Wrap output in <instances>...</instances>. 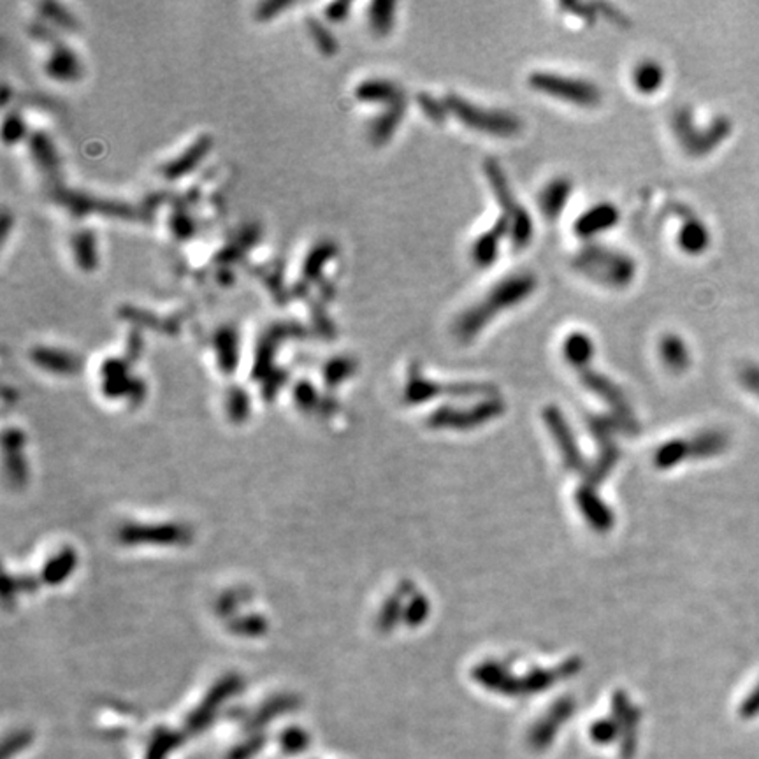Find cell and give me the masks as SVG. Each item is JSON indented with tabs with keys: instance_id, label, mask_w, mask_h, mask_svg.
<instances>
[{
	"instance_id": "1f68e13d",
	"label": "cell",
	"mask_w": 759,
	"mask_h": 759,
	"mask_svg": "<svg viewBox=\"0 0 759 759\" xmlns=\"http://www.w3.org/2000/svg\"><path fill=\"white\" fill-rule=\"evenodd\" d=\"M41 16H44L46 20H50L51 23H55L57 27L64 29V31H76L77 29V22L74 20L73 14L57 2H41L37 5Z\"/></svg>"
},
{
	"instance_id": "d6986e66",
	"label": "cell",
	"mask_w": 759,
	"mask_h": 759,
	"mask_svg": "<svg viewBox=\"0 0 759 759\" xmlns=\"http://www.w3.org/2000/svg\"><path fill=\"white\" fill-rule=\"evenodd\" d=\"M574 192V183L568 178L548 181L540 194V210L543 217L556 220L565 212Z\"/></svg>"
},
{
	"instance_id": "d6a6232c",
	"label": "cell",
	"mask_w": 759,
	"mask_h": 759,
	"mask_svg": "<svg viewBox=\"0 0 759 759\" xmlns=\"http://www.w3.org/2000/svg\"><path fill=\"white\" fill-rule=\"evenodd\" d=\"M27 136V125L20 113L13 111L4 118L2 123V140L5 145H14Z\"/></svg>"
},
{
	"instance_id": "b9f144b4",
	"label": "cell",
	"mask_w": 759,
	"mask_h": 759,
	"mask_svg": "<svg viewBox=\"0 0 759 759\" xmlns=\"http://www.w3.org/2000/svg\"><path fill=\"white\" fill-rule=\"evenodd\" d=\"M29 32L32 34V36L39 39V41H42V42H50V44H53V46H59V44H62L60 42V39L55 36V32H53V29H50L46 23H42V22H32L31 23V27H29Z\"/></svg>"
},
{
	"instance_id": "4dcf8cb0",
	"label": "cell",
	"mask_w": 759,
	"mask_h": 759,
	"mask_svg": "<svg viewBox=\"0 0 759 759\" xmlns=\"http://www.w3.org/2000/svg\"><path fill=\"white\" fill-rule=\"evenodd\" d=\"M32 359L44 366L50 367L53 371H60V373H69L76 367V361L73 356L64 354L62 350H51V348H34L32 352Z\"/></svg>"
},
{
	"instance_id": "9c48e42d",
	"label": "cell",
	"mask_w": 759,
	"mask_h": 759,
	"mask_svg": "<svg viewBox=\"0 0 759 759\" xmlns=\"http://www.w3.org/2000/svg\"><path fill=\"white\" fill-rule=\"evenodd\" d=\"M59 203L64 204L76 217H83L88 213H99L106 217L114 218H136V210L125 203L120 201H108V199H94L85 194L77 192H60L57 194Z\"/></svg>"
},
{
	"instance_id": "277c9868",
	"label": "cell",
	"mask_w": 759,
	"mask_h": 759,
	"mask_svg": "<svg viewBox=\"0 0 759 759\" xmlns=\"http://www.w3.org/2000/svg\"><path fill=\"white\" fill-rule=\"evenodd\" d=\"M483 173L491 185V190L496 195V201L503 212L501 217L505 218L510 227V241L515 250L526 248L535 234L533 220L529 217L528 210L517 201L511 186L508 185L503 167L496 158H487L483 162Z\"/></svg>"
},
{
	"instance_id": "4fadbf2b",
	"label": "cell",
	"mask_w": 759,
	"mask_h": 759,
	"mask_svg": "<svg viewBox=\"0 0 759 759\" xmlns=\"http://www.w3.org/2000/svg\"><path fill=\"white\" fill-rule=\"evenodd\" d=\"M506 236H510V227H508L505 218L500 217L491 229L482 232L474 239V243L471 247V258L474 260V264L480 266V267H487V266L494 264L498 255H500L501 241L505 239Z\"/></svg>"
},
{
	"instance_id": "30bf717a",
	"label": "cell",
	"mask_w": 759,
	"mask_h": 759,
	"mask_svg": "<svg viewBox=\"0 0 759 759\" xmlns=\"http://www.w3.org/2000/svg\"><path fill=\"white\" fill-rule=\"evenodd\" d=\"M543 420H545L547 428L554 434V439L559 447L565 466L572 471L583 470V457L580 454L579 445L574 438V433H572L565 415L559 411V408L557 406H547L543 410Z\"/></svg>"
},
{
	"instance_id": "f546056e",
	"label": "cell",
	"mask_w": 759,
	"mask_h": 759,
	"mask_svg": "<svg viewBox=\"0 0 759 759\" xmlns=\"http://www.w3.org/2000/svg\"><path fill=\"white\" fill-rule=\"evenodd\" d=\"M687 456H689V443L682 439H673L655 450L654 465L659 470H668L672 466H677Z\"/></svg>"
},
{
	"instance_id": "5b68a950",
	"label": "cell",
	"mask_w": 759,
	"mask_h": 759,
	"mask_svg": "<svg viewBox=\"0 0 759 759\" xmlns=\"http://www.w3.org/2000/svg\"><path fill=\"white\" fill-rule=\"evenodd\" d=\"M672 131L689 157L700 158L712 153L724 140L731 134L733 127L726 116L712 120L709 125L701 127L694 122V114L689 108L677 109L672 114Z\"/></svg>"
},
{
	"instance_id": "60d3db41",
	"label": "cell",
	"mask_w": 759,
	"mask_h": 759,
	"mask_svg": "<svg viewBox=\"0 0 759 759\" xmlns=\"http://www.w3.org/2000/svg\"><path fill=\"white\" fill-rule=\"evenodd\" d=\"M428 615H429V601H428V598H424V596H417V598L413 600L411 607H410V612H408V622H410L411 626H419V624H422V622L428 619Z\"/></svg>"
},
{
	"instance_id": "44dd1931",
	"label": "cell",
	"mask_w": 759,
	"mask_h": 759,
	"mask_svg": "<svg viewBox=\"0 0 759 759\" xmlns=\"http://www.w3.org/2000/svg\"><path fill=\"white\" fill-rule=\"evenodd\" d=\"M29 148H31V153H32V158H34L37 167L44 175L55 178L60 171V162H59L57 149L53 146V141L50 140V136L46 132H41V131L32 132L31 138H29Z\"/></svg>"
},
{
	"instance_id": "7bdbcfd3",
	"label": "cell",
	"mask_w": 759,
	"mask_h": 759,
	"mask_svg": "<svg viewBox=\"0 0 759 759\" xmlns=\"http://www.w3.org/2000/svg\"><path fill=\"white\" fill-rule=\"evenodd\" d=\"M350 9H352V4L350 2H332V4H329L326 7V18L327 20H330V22H334V23L345 22L347 16H348V13H350Z\"/></svg>"
},
{
	"instance_id": "e575fe53",
	"label": "cell",
	"mask_w": 759,
	"mask_h": 759,
	"mask_svg": "<svg viewBox=\"0 0 759 759\" xmlns=\"http://www.w3.org/2000/svg\"><path fill=\"white\" fill-rule=\"evenodd\" d=\"M169 229L178 238V241H186L195 234V223L194 218L186 213V210H176L169 221Z\"/></svg>"
},
{
	"instance_id": "d590c367",
	"label": "cell",
	"mask_w": 759,
	"mask_h": 759,
	"mask_svg": "<svg viewBox=\"0 0 759 759\" xmlns=\"http://www.w3.org/2000/svg\"><path fill=\"white\" fill-rule=\"evenodd\" d=\"M118 315H120L122 319H125V321H131V322H134V324L149 327V329H155V327H157V329H160L162 324H167V322L160 321L158 317H155V315L148 313L146 310H138V308H132V306H122V308H120V312H118Z\"/></svg>"
},
{
	"instance_id": "603a6c76",
	"label": "cell",
	"mask_w": 759,
	"mask_h": 759,
	"mask_svg": "<svg viewBox=\"0 0 759 759\" xmlns=\"http://www.w3.org/2000/svg\"><path fill=\"white\" fill-rule=\"evenodd\" d=\"M563 354L568 364L575 367L577 371L589 367V364L594 357V341L589 334L574 330L566 336L563 343Z\"/></svg>"
},
{
	"instance_id": "f1b7e54d",
	"label": "cell",
	"mask_w": 759,
	"mask_h": 759,
	"mask_svg": "<svg viewBox=\"0 0 759 759\" xmlns=\"http://www.w3.org/2000/svg\"><path fill=\"white\" fill-rule=\"evenodd\" d=\"M306 29H308V34L313 39L317 50L322 55L334 57L338 53L339 44H338L336 37H334V34L327 29L326 25L319 18H315V16L306 18Z\"/></svg>"
},
{
	"instance_id": "8992f818",
	"label": "cell",
	"mask_w": 759,
	"mask_h": 759,
	"mask_svg": "<svg viewBox=\"0 0 759 759\" xmlns=\"http://www.w3.org/2000/svg\"><path fill=\"white\" fill-rule=\"evenodd\" d=\"M528 85L538 94L568 103L572 106L596 108L601 104V90L594 83L582 77L538 71L529 74Z\"/></svg>"
},
{
	"instance_id": "8d00e7d4",
	"label": "cell",
	"mask_w": 759,
	"mask_h": 759,
	"mask_svg": "<svg viewBox=\"0 0 759 759\" xmlns=\"http://www.w3.org/2000/svg\"><path fill=\"white\" fill-rule=\"evenodd\" d=\"M561 9H565L570 14L583 20L585 23H596V20L600 16L596 2L594 4H591V2H563Z\"/></svg>"
},
{
	"instance_id": "7dc6e473",
	"label": "cell",
	"mask_w": 759,
	"mask_h": 759,
	"mask_svg": "<svg viewBox=\"0 0 759 759\" xmlns=\"http://www.w3.org/2000/svg\"><path fill=\"white\" fill-rule=\"evenodd\" d=\"M218 282H220V285L230 287L234 284V273L229 267H221L220 273H218Z\"/></svg>"
},
{
	"instance_id": "8fae6325",
	"label": "cell",
	"mask_w": 759,
	"mask_h": 759,
	"mask_svg": "<svg viewBox=\"0 0 759 759\" xmlns=\"http://www.w3.org/2000/svg\"><path fill=\"white\" fill-rule=\"evenodd\" d=\"M574 710H575V703L572 700L565 698V700L556 701V705L548 710V714L531 729L529 745L535 751L547 749L550 745V742L554 740V736L557 733V727L570 719Z\"/></svg>"
},
{
	"instance_id": "3957f363",
	"label": "cell",
	"mask_w": 759,
	"mask_h": 759,
	"mask_svg": "<svg viewBox=\"0 0 759 759\" xmlns=\"http://www.w3.org/2000/svg\"><path fill=\"white\" fill-rule=\"evenodd\" d=\"M448 114L457 118L474 132H482L494 138H513L522 131L519 116L505 109H491L473 104L468 99L457 94H447L443 97Z\"/></svg>"
},
{
	"instance_id": "7402d4cb",
	"label": "cell",
	"mask_w": 759,
	"mask_h": 759,
	"mask_svg": "<svg viewBox=\"0 0 759 759\" xmlns=\"http://www.w3.org/2000/svg\"><path fill=\"white\" fill-rule=\"evenodd\" d=\"M659 357L672 373H684L691 364V354L684 339L677 334H664L659 339Z\"/></svg>"
},
{
	"instance_id": "6da1fadb",
	"label": "cell",
	"mask_w": 759,
	"mask_h": 759,
	"mask_svg": "<svg viewBox=\"0 0 759 759\" xmlns=\"http://www.w3.org/2000/svg\"><path fill=\"white\" fill-rule=\"evenodd\" d=\"M537 287H538L537 276L528 271L515 273L500 280L485 294L482 301L470 306L456 321V326H454L456 338L461 343H470L503 312H508L522 304L526 299H529Z\"/></svg>"
},
{
	"instance_id": "5bb4252c",
	"label": "cell",
	"mask_w": 759,
	"mask_h": 759,
	"mask_svg": "<svg viewBox=\"0 0 759 759\" xmlns=\"http://www.w3.org/2000/svg\"><path fill=\"white\" fill-rule=\"evenodd\" d=\"M212 146H213V140L210 136L197 138L192 145L181 153L180 157H176L171 162L162 166L160 171H162L164 178L178 180V178L186 176L188 173H192L204 160V157L208 155Z\"/></svg>"
},
{
	"instance_id": "9a60e30c",
	"label": "cell",
	"mask_w": 759,
	"mask_h": 759,
	"mask_svg": "<svg viewBox=\"0 0 759 759\" xmlns=\"http://www.w3.org/2000/svg\"><path fill=\"white\" fill-rule=\"evenodd\" d=\"M575 500L579 503L580 511L589 522V526L600 533H607L614 526V513L610 508L605 505L594 492V487L583 485L580 487L579 492L575 494Z\"/></svg>"
},
{
	"instance_id": "484cf974",
	"label": "cell",
	"mask_w": 759,
	"mask_h": 759,
	"mask_svg": "<svg viewBox=\"0 0 759 759\" xmlns=\"http://www.w3.org/2000/svg\"><path fill=\"white\" fill-rule=\"evenodd\" d=\"M664 83V69L655 60H642L633 71V85L635 88L644 94H655Z\"/></svg>"
},
{
	"instance_id": "ab89813d",
	"label": "cell",
	"mask_w": 759,
	"mask_h": 759,
	"mask_svg": "<svg viewBox=\"0 0 759 759\" xmlns=\"http://www.w3.org/2000/svg\"><path fill=\"white\" fill-rule=\"evenodd\" d=\"M354 369H356L354 361H350L347 357H338V359H332L327 364V378H329V382H339L345 376L352 375Z\"/></svg>"
},
{
	"instance_id": "e0dca14e",
	"label": "cell",
	"mask_w": 759,
	"mask_h": 759,
	"mask_svg": "<svg viewBox=\"0 0 759 759\" xmlns=\"http://www.w3.org/2000/svg\"><path fill=\"white\" fill-rule=\"evenodd\" d=\"M682 227L679 230V247L687 255H700L710 247V232L707 225L694 217L691 212H682Z\"/></svg>"
},
{
	"instance_id": "7a4b0ae2",
	"label": "cell",
	"mask_w": 759,
	"mask_h": 759,
	"mask_svg": "<svg viewBox=\"0 0 759 759\" xmlns=\"http://www.w3.org/2000/svg\"><path fill=\"white\" fill-rule=\"evenodd\" d=\"M572 266L582 276L610 289H626L637 276V262L628 253L589 243L575 253Z\"/></svg>"
},
{
	"instance_id": "52a82bcc",
	"label": "cell",
	"mask_w": 759,
	"mask_h": 759,
	"mask_svg": "<svg viewBox=\"0 0 759 759\" xmlns=\"http://www.w3.org/2000/svg\"><path fill=\"white\" fill-rule=\"evenodd\" d=\"M498 391L491 384L482 382H454V384H438L426 378L417 364H411L410 376L404 389V399L411 404L426 402L438 396H454V398H489L496 396Z\"/></svg>"
},
{
	"instance_id": "2e32d148",
	"label": "cell",
	"mask_w": 759,
	"mask_h": 759,
	"mask_svg": "<svg viewBox=\"0 0 759 759\" xmlns=\"http://www.w3.org/2000/svg\"><path fill=\"white\" fill-rule=\"evenodd\" d=\"M356 97L357 101L366 104H384L387 108L406 99V94L398 83L391 79L371 77V79L362 81L361 85L356 88Z\"/></svg>"
},
{
	"instance_id": "f35d334b",
	"label": "cell",
	"mask_w": 759,
	"mask_h": 759,
	"mask_svg": "<svg viewBox=\"0 0 759 759\" xmlns=\"http://www.w3.org/2000/svg\"><path fill=\"white\" fill-rule=\"evenodd\" d=\"M617 729H620V727H619V724L615 723V721L601 719V721L592 724V727H591V738L596 744H605L607 745V744L614 742L617 735L620 733Z\"/></svg>"
},
{
	"instance_id": "ba28073f",
	"label": "cell",
	"mask_w": 759,
	"mask_h": 759,
	"mask_svg": "<svg viewBox=\"0 0 759 759\" xmlns=\"http://www.w3.org/2000/svg\"><path fill=\"white\" fill-rule=\"evenodd\" d=\"M505 401L496 396L480 399L471 408L441 406L431 413L428 424L434 429H473L505 413Z\"/></svg>"
},
{
	"instance_id": "83f0119b",
	"label": "cell",
	"mask_w": 759,
	"mask_h": 759,
	"mask_svg": "<svg viewBox=\"0 0 759 759\" xmlns=\"http://www.w3.org/2000/svg\"><path fill=\"white\" fill-rule=\"evenodd\" d=\"M215 348L218 352V359L223 369L230 371L234 369V364L238 359V330L234 326H223L215 332Z\"/></svg>"
},
{
	"instance_id": "836d02e7",
	"label": "cell",
	"mask_w": 759,
	"mask_h": 759,
	"mask_svg": "<svg viewBox=\"0 0 759 759\" xmlns=\"http://www.w3.org/2000/svg\"><path fill=\"white\" fill-rule=\"evenodd\" d=\"M417 103H419L420 108L424 109L426 116L429 120H433L434 123H443L447 120L448 109H447V104H445L443 99H436L431 94L424 92V94L417 95Z\"/></svg>"
},
{
	"instance_id": "7c38bea8",
	"label": "cell",
	"mask_w": 759,
	"mask_h": 759,
	"mask_svg": "<svg viewBox=\"0 0 759 759\" xmlns=\"http://www.w3.org/2000/svg\"><path fill=\"white\" fill-rule=\"evenodd\" d=\"M620 213L612 203H600L583 212L574 223L575 234L582 239H592L601 232L610 230L619 221Z\"/></svg>"
},
{
	"instance_id": "d4e9b609",
	"label": "cell",
	"mask_w": 759,
	"mask_h": 759,
	"mask_svg": "<svg viewBox=\"0 0 759 759\" xmlns=\"http://www.w3.org/2000/svg\"><path fill=\"white\" fill-rule=\"evenodd\" d=\"M338 253V245L330 239H324L321 243H317L308 255L304 257L303 262V276L306 282H315L321 278L327 262L332 260Z\"/></svg>"
},
{
	"instance_id": "ee69618b",
	"label": "cell",
	"mask_w": 759,
	"mask_h": 759,
	"mask_svg": "<svg viewBox=\"0 0 759 759\" xmlns=\"http://www.w3.org/2000/svg\"><path fill=\"white\" fill-rule=\"evenodd\" d=\"M312 319H313V324L317 326V329H319L324 336H332V334H334V326H332L330 319L327 317L326 312H324V308H322V306H313V310H312Z\"/></svg>"
},
{
	"instance_id": "bcb514c9",
	"label": "cell",
	"mask_w": 759,
	"mask_h": 759,
	"mask_svg": "<svg viewBox=\"0 0 759 759\" xmlns=\"http://www.w3.org/2000/svg\"><path fill=\"white\" fill-rule=\"evenodd\" d=\"M11 223H13V217H11V213H9L7 210H4V212H2V218H0V239H2V241H4V239L7 238V234H9Z\"/></svg>"
},
{
	"instance_id": "f6af8a7d",
	"label": "cell",
	"mask_w": 759,
	"mask_h": 759,
	"mask_svg": "<svg viewBox=\"0 0 759 759\" xmlns=\"http://www.w3.org/2000/svg\"><path fill=\"white\" fill-rule=\"evenodd\" d=\"M258 238H260V230H258V227H257V225H248V227H245V229L239 232V238H238V247L241 248V252H243V250H247V248H252L253 245L258 241Z\"/></svg>"
},
{
	"instance_id": "ac0fdd59",
	"label": "cell",
	"mask_w": 759,
	"mask_h": 759,
	"mask_svg": "<svg viewBox=\"0 0 759 759\" xmlns=\"http://www.w3.org/2000/svg\"><path fill=\"white\" fill-rule=\"evenodd\" d=\"M46 74L57 81H76L81 77V64L71 48L66 44L53 46L50 59L44 64Z\"/></svg>"
},
{
	"instance_id": "4316f807",
	"label": "cell",
	"mask_w": 759,
	"mask_h": 759,
	"mask_svg": "<svg viewBox=\"0 0 759 759\" xmlns=\"http://www.w3.org/2000/svg\"><path fill=\"white\" fill-rule=\"evenodd\" d=\"M369 27L376 36L384 37L391 34L396 23V2L391 0H376L369 5L367 13Z\"/></svg>"
},
{
	"instance_id": "ffe728a7",
	"label": "cell",
	"mask_w": 759,
	"mask_h": 759,
	"mask_svg": "<svg viewBox=\"0 0 759 759\" xmlns=\"http://www.w3.org/2000/svg\"><path fill=\"white\" fill-rule=\"evenodd\" d=\"M406 106H408L406 99H402L393 106H387L382 114H378L373 120L371 129H369V140H371L373 145H387L393 140V136L396 134V131H398V127L404 118Z\"/></svg>"
},
{
	"instance_id": "cb8c5ba5",
	"label": "cell",
	"mask_w": 759,
	"mask_h": 759,
	"mask_svg": "<svg viewBox=\"0 0 759 759\" xmlns=\"http://www.w3.org/2000/svg\"><path fill=\"white\" fill-rule=\"evenodd\" d=\"M71 245H73L74 260L77 267L85 273L95 271L99 264V257H97V239H95L94 230L90 229L77 230L73 236Z\"/></svg>"
},
{
	"instance_id": "74e56055",
	"label": "cell",
	"mask_w": 759,
	"mask_h": 759,
	"mask_svg": "<svg viewBox=\"0 0 759 759\" xmlns=\"http://www.w3.org/2000/svg\"><path fill=\"white\" fill-rule=\"evenodd\" d=\"M290 5H292V2H287V0H266V2H260L255 7L253 16H255L257 22H269V20L276 18L282 11H285Z\"/></svg>"
}]
</instances>
